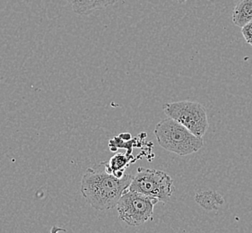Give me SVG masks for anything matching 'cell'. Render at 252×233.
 <instances>
[{"label":"cell","instance_id":"6da1fadb","mask_svg":"<svg viewBox=\"0 0 252 233\" xmlns=\"http://www.w3.org/2000/svg\"><path fill=\"white\" fill-rule=\"evenodd\" d=\"M134 176L117 177L108 173L104 163L88 168L81 180L80 190L86 202L98 211L116 207L122 195L129 188Z\"/></svg>","mask_w":252,"mask_h":233},{"label":"cell","instance_id":"7a4b0ae2","mask_svg":"<svg viewBox=\"0 0 252 233\" xmlns=\"http://www.w3.org/2000/svg\"><path fill=\"white\" fill-rule=\"evenodd\" d=\"M154 133L161 148L180 156L198 152L204 146L202 137L194 135L180 122L169 116L157 124Z\"/></svg>","mask_w":252,"mask_h":233},{"label":"cell","instance_id":"3957f363","mask_svg":"<svg viewBox=\"0 0 252 233\" xmlns=\"http://www.w3.org/2000/svg\"><path fill=\"white\" fill-rule=\"evenodd\" d=\"M127 189L166 204L172 198L174 185L172 177L164 172L141 167L137 169V173Z\"/></svg>","mask_w":252,"mask_h":233},{"label":"cell","instance_id":"277c9868","mask_svg":"<svg viewBox=\"0 0 252 233\" xmlns=\"http://www.w3.org/2000/svg\"><path fill=\"white\" fill-rule=\"evenodd\" d=\"M163 112L167 116L172 117L190 130L197 137H203L209 127L207 110L201 103L191 101L166 103Z\"/></svg>","mask_w":252,"mask_h":233},{"label":"cell","instance_id":"5b68a950","mask_svg":"<svg viewBox=\"0 0 252 233\" xmlns=\"http://www.w3.org/2000/svg\"><path fill=\"white\" fill-rule=\"evenodd\" d=\"M157 203V199L126 189L116 207L121 221L129 226H140L151 220L154 207Z\"/></svg>","mask_w":252,"mask_h":233},{"label":"cell","instance_id":"8992f818","mask_svg":"<svg viewBox=\"0 0 252 233\" xmlns=\"http://www.w3.org/2000/svg\"><path fill=\"white\" fill-rule=\"evenodd\" d=\"M76 15H89L95 11L115 5L120 0H66Z\"/></svg>","mask_w":252,"mask_h":233},{"label":"cell","instance_id":"52a82bcc","mask_svg":"<svg viewBox=\"0 0 252 233\" xmlns=\"http://www.w3.org/2000/svg\"><path fill=\"white\" fill-rule=\"evenodd\" d=\"M195 201L207 211H217L225 202L224 198L219 193L214 190L197 193L195 197Z\"/></svg>","mask_w":252,"mask_h":233},{"label":"cell","instance_id":"ba28073f","mask_svg":"<svg viewBox=\"0 0 252 233\" xmlns=\"http://www.w3.org/2000/svg\"><path fill=\"white\" fill-rule=\"evenodd\" d=\"M232 22L242 28L252 21V0H240L232 12Z\"/></svg>","mask_w":252,"mask_h":233},{"label":"cell","instance_id":"9c48e42d","mask_svg":"<svg viewBox=\"0 0 252 233\" xmlns=\"http://www.w3.org/2000/svg\"><path fill=\"white\" fill-rule=\"evenodd\" d=\"M132 156L128 153H117L111 158L109 162H103L108 173L115 174L117 173H124L128 164L130 163Z\"/></svg>","mask_w":252,"mask_h":233},{"label":"cell","instance_id":"30bf717a","mask_svg":"<svg viewBox=\"0 0 252 233\" xmlns=\"http://www.w3.org/2000/svg\"><path fill=\"white\" fill-rule=\"evenodd\" d=\"M242 33L248 44L252 46V21L242 27Z\"/></svg>","mask_w":252,"mask_h":233},{"label":"cell","instance_id":"8fae6325","mask_svg":"<svg viewBox=\"0 0 252 233\" xmlns=\"http://www.w3.org/2000/svg\"><path fill=\"white\" fill-rule=\"evenodd\" d=\"M180 4H184L186 1H188V0H177Z\"/></svg>","mask_w":252,"mask_h":233}]
</instances>
